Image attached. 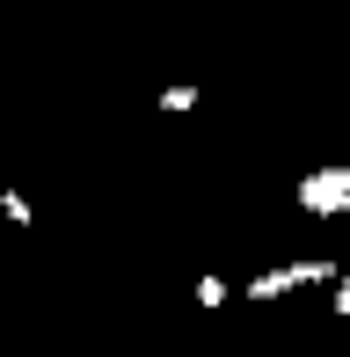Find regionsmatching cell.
I'll use <instances>...</instances> for the list:
<instances>
[{
    "mask_svg": "<svg viewBox=\"0 0 350 357\" xmlns=\"http://www.w3.org/2000/svg\"><path fill=\"white\" fill-rule=\"evenodd\" d=\"M0 212H8L15 226H29V197H22V190H0Z\"/></svg>",
    "mask_w": 350,
    "mask_h": 357,
    "instance_id": "5b68a950",
    "label": "cell"
},
{
    "mask_svg": "<svg viewBox=\"0 0 350 357\" xmlns=\"http://www.w3.org/2000/svg\"><path fill=\"white\" fill-rule=\"evenodd\" d=\"M328 278H343V263H328V255H314V263H284V270H263V278L241 284V306H270V299H284V291L328 284Z\"/></svg>",
    "mask_w": 350,
    "mask_h": 357,
    "instance_id": "6da1fadb",
    "label": "cell"
},
{
    "mask_svg": "<svg viewBox=\"0 0 350 357\" xmlns=\"http://www.w3.org/2000/svg\"><path fill=\"white\" fill-rule=\"evenodd\" d=\"M343 139H350V132H343Z\"/></svg>",
    "mask_w": 350,
    "mask_h": 357,
    "instance_id": "52a82bcc",
    "label": "cell"
},
{
    "mask_svg": "<svg viewBox=\"0 0 350 357\" xmlns=\"http://www.w3.org/2000/svg\"><path fill=\"white\" fill-rule=\"evenodd\" d=\"M161 109H168V117H183V109H197V88H190V80H175V88H161Z\"/></svg>",
    "mask_w": 350,
    "mask_h": 357,
    "instance_id": "3957f363",
    "label": "cell"
},
{
    "mask_svg": "<svg viewBox=\"0 0 350 357\" xmlns=\"http://www.w3.org/2000/svg\"><path fill=\"white\" fill-rule=\"evenodd\" d=\"M328 314H336V321H350V270L336 278V306H328Z\"/></svg>",
    "mask_w": 350,
    "mask_h": 357,
    "instance_id": "8992f818",
    "label": "cell"
},
{
    "mask_svg": "<svg viewBox=\"0 0 350 357\" xmlns=\"http://www.w3.org/2000/svg\"><path fill=\"white\" fill-rule=\"evenodd\" d=\"M299 212H314V219H350V160L314 168L307 183H299Z\"/></svg>",
    "mask_w": 350,
    "mask_h": 357,
    "instance_id": "7a4b0ae2",
    "label": "cell"
},
{
    "mask_svg": "<svg viewBox=\"0 0 350 357\" xmlns=\"http://www.w3.org/2000/svg\"><path fill=\"white\" fill-rule=\"evenodd\" d=\"M234 291H227V278H197V306H227Z\"/></svg>",
    "mask_w": 350,
    "mask_h": 357,
    "instance_id": "277c9868",
    "label": "cell"
}]
</instances>
